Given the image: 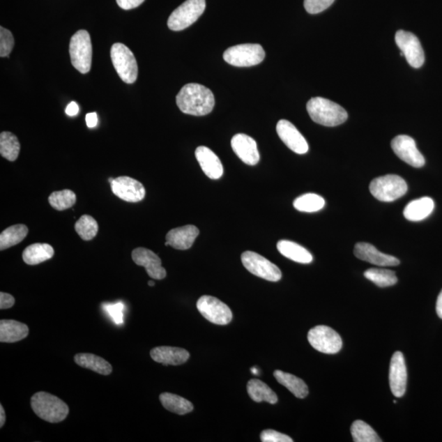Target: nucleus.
<instances>
[{"label": "nucleus", "mask_w": 442, "mask_h": 442, "mask_svg": "<svg viewBox=\"0 0 442 442\" xmlns=\"http://www.w3.org/2000/svg\"><path fill=\"white\" fill-rule=\"evenodd\" d=\"M176 103L183 114L196 116H205L213 112L215 97L208 88L200 84L190 83L178 92Z\"/></svg>", "instance_id": "nucleus-1"}, {"label": "nucleus", "mask_w": 442, "mask_h": 442, "mask_svg": "<svg viewBox=\"0 0 442 442\" xmlns=\"http://www.w3.org/2000/svg\"><path fill=\"white\" fill-rule=\"evenodd\" d=\"M308 114L316 123L324 126L340 125L347 120V112L337 103L321 97L312 98L307 102Z\"/></svg>", "instance_id": "nucleus-2"}, {"label": "nucleus", "mask_w": 442, "mask_h": 442, "mask_svg": "<svg viewBox=\"0 0 442 442\" xmlns=\"http://www.w3.org/2000/svg\"><path fill=\"white\" fill-rule=\"evenodd\" d=\"M31 404L37 416L51 423L63 421L69 413L68 404L48 393L39 392L33 395Z\"/></svg>", "instance_id": "nucleus-3"}, {"label": "nucleus", "mask_w": 442, "mask_h": 442, "mask_svg": "<svg viewBox=\"0 0 442 442\" xmlns=\"http://www.w3.org/2000/svg\"><path fill=\"white\" fill-rule=\"evenodd\" d=\"M369 190L376 199L390 202L406 195L408 186L401 176L388 175L374 178L370 183Z\"/></svg>", "instance_id": "nucleus-4"}, {"label": "nucleus", "mask_w": 442, "mask_h": 442, "mask_svg": "<svg viewBox=\"0 0 442 442\" xmlns=\"http://www.w3.org/2000/svg\"><path fill=\"white\" fill-rule=\"evenodd\" d=\"M69 51L73 67L82 74L88 73L92 64V44L89 32L77 31L70 39Z\"/></svg>", "instance_id": "nucleus-5"}, {"label": "nucleus", "mask_w": 442, "mask_h": 442, "mask_svg": "<svg viewBox=\"0 0 442 442\" xmlns=\"http://www.w3.org/2000/svg\"><path fill=\"white\" fill-rule=\"evenodd\" d=\"M266 53L258 44H243L230 47L224 51L225 62L234 67L247 68L260 64L265 59Z\"/></svg>", "instance_id": "nucleus-6"}, {"label": "nucleus", "mask_w": 442, "mask_h": 442, "mask_svg": "<svg viewBox=\"0 0 442 442\" xmlns=\"http://www.w3.org/2000/svg\"><path fill=\"white\" fill-rule=\"evenodd\" d=\"M112 64L117 74L124 82L133 84L138 77V65L134 54L128 47L116 43L111 49Z\"/></svg>", "instance_id": "nucleus-7"}, {"label": "nucleus", "mask_w": 442, "mask_h": 442, "mask_svg": "<svg viewBox=\"0 0 442 442\" xmlns=\"http://www.w3.org/2000/svg\"><path fill=\"white\" fill-rule=\"evenodd\" d=\"M205 8L206 0H187L171 14L168 27L174 31L186 29L199 20Z\"/></svg>", "instance_id": "nucleus-8"}, {"label": "nucleus", "mask_w": 442, "mask_h": 442, "mask_svg": "<svg viewBox=\"0 0 442 442\" xmlns=\"http://www.w3.org/2000/svg\"><path fill=\"white\" fill-rule=\"evenodd\" d=\"M307 337L310 344L322 353L336 354L342 349L340 335L328 326H319L310 329Z\"/></svg>", "instance_id": "nucleus-9"}, {"label": "nucleus", "mask_w": 442, "mask_h": 442, "mask_svg": "<svg viewBox=\"0 0 442 442\" xmlns=\"http://www.w3.org/2000/svg\"><path fill=\"white\" fill-rule=\"evenodd\" d=\"M242 263L252 275L270 282H278L282 278L280 268L266 258L256 252L247 251L241 256Z\"/></svg>", "instance_id": "nucleus-10"}, {"label": "nucleus", "mask_w": 442, "mask_h": 442, "mask_svg": "<svg viewBox=\"0 0 442 442\" xmlns=\"http://www.w3.org/2000/svg\"><path fill=\"white\" fill-rule=\"evenodd\" d=\"M197 308L202 317L218 326H227L233 319L231 310L228 305L211 296H202L197 300Z\"/></svg>", "instance_id": "nucleus-11"}, {"label": "nucleus", "mask_w": 442, "mask_h": 442, "mask_svg": "<svg viewBox=\"0 0 442 442\" xmlns=\"http://www.w3.org/2000/svg\"><path fill=\"white\" fill-rule=\"evenodd\" d=\"M396 43L413 68H420L425 63V56L418 37L411 32L398 31L395 37Z\"/></svg>", "instance_id": "nucleus-12"}, {"label": "nucleus", "mask_w": 442, "mask_h": 442, "mask_svg": "<svg viewBox=\"0 0 442 442\" xmlns=\"http://www.w3.org/2000/svg\"><path fill=\"white\" fill-rule=\"evenodd\" d=\"M392 148L399 159L411 167L420 168L425 166V159L418 151L415 139L410 136H397L392 141Z\"/></svg>", "instance_id": "nucleus-13"}, {"label": "nucleus", "mask_w": 442, "mask_h": 442, "mask_svg": "<svg viewBox=\"0 0 442 442\" xmlns=\"http://www.w3.org/2000/svg\"><path fill=\"white\" fill-rule=\"evenodd\" d=\"M112 192L119 199L128 202L142 201L145 197V189L142 183L133 178L120 176L111 183Z\"/></svg>", "instance_id": "nucleus-14"}, {"label": "nucleus", "mask_w": 442, "mask_h": 442, "mask_svg": "<svg viewBox=\"0 0 442 442\" xmlns=\"http://www.w3.org/2000/svg\"><path fill=\"white\" fill-rule=\"evenodd\" d=\"M390 388L395 397H402L406 391L407 369L401 351L395 352L389 370Z\"/></svg>", "instance_id": "nucleus-15"}, {"label": "nucleus", "mask_w": 442, "mask_h": 442, "mask_svg": "<svg viewBox=\"0 0 442 442\" xmlns=\"http://www.w3.org/2000/svg\"><path fill=\"white\" fill-rule=\"evenodd\" d=\"M276 130L281 140L291 151L298 154H305L308 152L309 146L307 140L290 121L280 120L277 124Z\"/></svg>", "instance_id": "nucleus-16"}, {"label": "nucleus", "mask_w": 442, "mask_h": 442, "mask_svg": "<svg viewBox=\"0 0 442 442\" xmlns=\"http://www.w3.org/2000/svg\"><path fill=\"white\" fill-rule=\"evenodd\" d=\"M132 259L136 265L144 267L152 279L160 280L166 278L167 270L162 266V260L151 250L144 247L136 248L132 252Z\"/></svg>", "instance_id": "nucleus-17"}, {"label": "nucleus", "mask_w": 442, "mask_h": 442, "mask_svg": "<svg viewBox=\"0 0 442 442\" xmlns=\"http://www.w3.org/2000/svg\"><path fill=\"white\" fill-rule=\"evenodd\" d=\"M231 146L235 154L244 163L249 166H255L259 162L260 153L257 142L250 136L244 134L235 135L231 140Z\"/></svg>", "instance_id": "nucleus-18"}, {"label": "nucleus", "mask_w": 442, "mask_h": 442, "mask_svg": "<svg viewBox=\"0 0 442 442\" xmlns=\"http://www.w3.org/2000/svg\"><path fill=\"white\" fill-rule=\"evenodd\" d=\"M355 256L361 261L379 266H396L399 265L397 258L387 255L377 250L372 244L358 243L354 249Z\"/></svg>", "instance_id": "nucleus-19"}, {"label": "nucleus", "mask_w": 442, "mask_h": 442, "mask_svg": "<svg viewBox=\"0 0 442 442\" xmlns=\"http://www.w3.org/2000/svg\"><path fill=\"white\" fill-rule=\"evenodd\" d=\"M195 156L205 175L211 180H218L222 176L224 169L220 158L204 146H200L195 151Z\"/></svg>", "instance_id": "nucleus-20"}, {"label": "nucleus", "mask_w": 442, "mask_h": 442, "mask_svg": "<svg viewBox=\"0 0 442 442\" xmlns=\"http://www.w3.org/2000/svg\"><path fill=\"white\" fill-rule=\"evenodd\" d=\"M199 230L195 225H185V227L173 229L167 234V242L177 250H188L195 239L199 236Z\"/></svg>", "instance_id": "nucleus-21"}, {"label": "nucleus", "mask_w": 442, "mask_h": 442, "mask_svg": "<svg viewBox=\"0 0 442 442\" xmlns=\"http://www.w3.org/2000/svg\"><path fill=\"white\" fill-rule=\"evenodd\" d=\"M152 359L164 365H181L190 359V352L183 348L158 346L150 351Z\"/></svg>", "instance_id": "nucleus-22"}, {"label": "nucleus", "mask_w": 442, "mask_h": 442, "mask_svg": "<svg viewBox=\"0 0 442 442\" xmlns=\"http://www.w3.org/2000/svg\"><path fill=\"white\" fill-rule=\"evenodd\" d=\"M29 335V328L26 324L13 321L2 319L0 321V342L13 343L24 340Z\"/></svg>", "instance_id": "nucleus-23"}, {"label": "nucleus", "mask_w": 442, "mask_h": 442, "mask_svg": "<svg viewBox=\"0 0 442 442\" xmlns=\"http://www.w3.org/2000/svg\"><path fill=\"white\" fill-rule=\"evenodd\" d=\"M434 201L429 197L411 201L404 210V218L410 221H421L429 218L434 210Z\"/></svg>", "instance_id": "nucleus-24"}, {"label": "nucleus", "mask_w": 442, "mask_h": 442, "mask_svg": "<svg viewBox=\"0 0 442 442\" xmlns=\"http://www.w3.org/2000/svg\"><path fill=\"white\" fill-rule=\"evenodd\" d=\"M277 249L284 257L300 264H310L313 256L307 249L294 242L281 241L277 243Z\"/></svg>", "instance_id": "nucleus-25"}, {"label": "nucleus", "mask_w": 442, "mask_h": 442, "mask_svg": "<svg viewBox=\"0 0 442 442\" xmlns=\"http://www.w3.org/2000/svg\"><path fill=\"white\" fill-rule=\"evenodd\" d=\"M54 255V248L49 244L35 243L23 251L22 259L27 265L36 266L51 259Z\"/></svg>", "instance_id": "nucleus-26"}, {"label": "nucleus", "mask_w": 442, "mask_h": 442, "mask_svg": "<svg viewBox=\"0 0 442 442\" xmlns=\"http://www.w3.org/2000/svg\"><path fill=\"white\" fill-rule=\"evenodd\" d=\"M74 360L82 368L91 369L97 374L109 375L112 372L109 362L91 353H79L75 356Z\"/></svg>", "instance_id": "nucleus-27"}, {"label": "nucleus", "mask_w": 442, "mask_h": 442, "mask_svg": "<svg viewBox=\"0 0 442 442\" xmlns=\"http://www.w3.org/2000/svg\"><path fill=\"white\" fill-rule=\"evenodd\" d=\"M274 376L276 380L281 385L284 386L286 388H288L296 397L303 399L307 397L309 393L308 387L303 379L296 377L293 374L283 372L281 370H275Z\"/></svg>", "instance_id": "nucleus-28"}, {"label": "nucleus", "mask_w": 442, "mask_h": 442, "mask_svg": "<svg viewBox=\"0 0 442 442\" xmlns=\"http://www.w3.org/2000/svg\"><path fill=\"white\" fill-rule=\"evenodd\" d=\"M249 397L256 402H266L272 404L278 402V397L273 390L259 379H251L247 386Z\"/></svg>", "instance_id": "nucleus-29"}, {"label": "nucleus", "mask_w": 442, "mask_h": 442, "mask_svg": "<svg viewBox=\"0 0 442 442\" xmlns=\"http://www.w3.org/2000/svg\"><path fill=\"white\" fill-rule=\"evenodd\" d=\"M159 398L165 409L177 415L185 416L194 411V404L178 395L164 393Z\"/></svg>", "instance_id": "nucleus-30"}, {"label": "nucleus", "mask_w": 442, "mask_h": 442, "mask_svg": "<svg viewBox=\"0 0 442 442\" xmlns=\"http://www.w3.org/2000/svg\"><path fill=\"white\" fill-rule=\"evenodd\" d=\"M28 234V228L25 224H16L4 229L0 234V250L17 245L23 241Z\"/></svg>", "instance_id": "nucleus-31"}, {"label": "nucleus", "mask_w": 442, "mask_h": 442, "mask_svg": "<svg viewBox=\"0 0 442 442\" xmlns=\"http://www.w3.org/2000/svg\"><path fill=\"white\" fill-rule=\"evenodd\" d=\"M20 143L17 136L10 132L0 135V153L10 162L16 161L20 153Z\"/></svg>", "instance_id": "nucleus-32"}, {"label": "nucleus", "mask_w": 442, "mask_h": 442, "mask_svg": "<svg viewBox=\"0 0 442 442\" xmlns=\"http://www.w3.org/2000/svg\"><path fill=\"white\" fill-rule=\"evenodd\" d=\"M296 209L302 213H317L326 206V200L321 196L316 194L303 195L296 199L294 201Z\"/></svg>", "instance_id": "nucleus-33"}, {"label": "nucleus", "mask_w": 442, "mask_h": 442, "mask_svg": "<svg viewBox=\"0 0 442 442\" xmlns=\"http://www.w3.org/2000/svg\"><path fill=\"white\" fill-rule=\"evenodd\" d=\"M365 277L380 288L393 286L398 281L396 273L389 270L369 269L365 272Z\"/></svg>", "instance_id": "nucleus-34"}, {"label": "nucleus", "mask_w": 442, "mask_h": 442, "mask_svg": "<svg viewBox=\"0 0 442 442\" xmlns=\"http://www.w3.org/2000/svg\"><path fill=\"white\" fill-rule=\"evenodd\" d=\"M351 436L356 442H381L376 432L366 422L356 420L351 425Z\"/></svg>", "instance_id": "nucleus-35"}, {"label": "nucleus", "mask_w": 442, "mask_h": 442, "mask_svg": "<svg viewBox=\"0 0 442 442\" xmlns=\"http://www.w3.org/2000/svg\"><path fill=\"white\" fill-rule=\"evenodd\" d=\"M49 201L52 208L55 210L64 211L73 208L76 204L77 195L69 190L54 192L49 195Z\"/></svg>", "instance_id": "nucleus-36"}, {"label": "nucleus", "mask_w": 442, "mask_h": 442, "mask_svg": "<svg viewBox=\"0 0 442 442\" xmlns=\"http://www.w3.org/2000/svg\"><path fill=\"white\" fill-rule=\"evenodd\" d=\"M75 229L83 241H89L96 237L98 225L96 219H93L91 215H84L77 221Z\"/></svg>", "instance_id": "nucleus-37"}, {"label": "nucleus", "mask_w": 442, "mask_h": 442, "mask_svg": "<svg viewBox=\"0 0 442 442\" xmlns=\"http://www.w3.org/2000/svg\"><path fill=\"white\" fill-rule=\"evenodd\" d=\"M14 44V38L10 31L3 26L0 27V57H7L10 54Z\"/></svg>", "instance_id": "nucleus-38"}, {"label": "nucleus", "mask_w": 442, "mask_h": 442, "mask_svg": "<svg viewBox=\"0 0 442 442\" xmlns=\"http://www.w3.org/2000/svg\"><path fill=\"white\" fill-rule=\"evenodd\" d=\"M103 310L109 314V317L112 319L116 324H121L123 323V316L125 305L122 303H116L114 304H105L102 305Z\"/></svg>", "instance_id": "nucleus-39"}, {"label": "nucleus", "mask_w": 442, "mask_h": 442, "mask_svg": "<svg viewBox=\"0 0 442 442\" xmlns=\"http://www.w3.org/2000/svg\"><path fill=\"white\" fill-rule=\"evenodd\" d=\"M335 0H305V10L310 14L321 13L330 7Z\"/></svg>", "instance_id": "nucleus-40"}, {"label": "nucleus", "mask_w": 442, "mask_h": 442, "mask_svg": "<svg viewBox=\"0 0 442 442\" xmlns=\"http://www.w3.org/2000/svg\"><path fill=\"white\" fill-rule=\"evenodd\" d=\"M261 440L263 442H293L290 436L281 434V432L268 429L263 431L261 434Z\"/></svg>", "instance_id": "nucleus-41"}, {"label": "nucleus", "mask_w": 442, "mask_h": 442, "mask_svg": "<svg viewBox=\"0 0 442 442\" xmlns=\"http://www.w3.org/2000/svg\"><path fill=\"white\" fill-rule=\"evenodd\" d=\"M145 0H116L119 6L124 10H130V9L137 8Z\"/></svg>", "instance_id": "nucleus-42"}, {"label": "nucleus", "mask_w": 442, "mask_h": 442, "mask_svg": "<svg viewBox=\"0 0 442 442\" xmlns=\"http://www.w3.org/2000/svg\"><path fill=\"white\" fill-rule=\"evenodd\" d=\"M15 304V298L12 295L6 293H0V309H9Z\"/></svg>", "instance_id": "nucleus-43"}, {"label": "nucleus", "mask_w": 442, "mask_h": 442, "mask_svg": "<svg viewBox=\"0 0 442 442\" xmlns=\"http://www.w3.org/2000/svg\"><path fill=\"white\" fill-rule=\"evenodd\" d=\"M86 121L89 128H95L98 123V116L96 112L88 114L86 117Z\"/></svg>", "instance_id": "nucleus-44"}, {"label": "nucleus", "mask_w": 442, "mask_h": 442, "mask_svg": "<svg viewBox=\"0 0 442 442\" xmlns=\"http://www.w3.org/2000/svg\"><path fill=\"white\" fill-rule=\"evenodd\" d=\"M79 112V106L76 102H72L66 108V114L70 116H77Z\"/></svg>", "instance_id": "nucleus-45"}, {"label": "nucleus", "mask_w": 442, "mask_h": 442, "mask_svg": "<svg viewBox=\"0 0 442 442\" xmlns=\"http://www.w3.org/2000/svg\"><path fill=\"white\" fill-rule=\"evenodd\" d=\"M436 310L437 316L442 319V290L437 298Z\"/></svg>", "instance_id": "nucleus-46"}, {"label": "nucleus", "mask_w": 442, "mask_h": 442, "mask_svg": "<svg viewBox=\"0 0 442 442\" xmlns=\"http://www.w3.org/2000/svg\"><path fill=\"white\" fill-rule=\"evenodd\" d=\"M6 421V411H4L3 406L0 404V427H3L4 423Z\"/></svg>", "instance_id": "nucleus-47"}, {"label": "nucleus", "mask_w": 442, "mask_h": 442, "mask_svg": "<svg viewBox=\"0 0 442 442\" xmlns=\"http://www.w3.org/2000/svg\"><path fill=\"white\" fill-rule=\"evenodd\" d=\"M251 371L254 374H256V375L259 374V370L255 368V367H253V368L251 369Z\"/></svg>", "instance_id": "nucleus-48"}, {"label": "nucleus", "mask_w": 442, "mask_h": 442, "mask_svg": "<svg viewBox=\"0 0 442 442\" xmlns=\"http://www.w3.org/2000/svg\"><path fill=\"white\" fill-rule=\"evenodd\" d=\"M148 285L150 287H153V286H155V283H154L153 281H148Z\"/></svg>", "instance_id": "nucleus-49"}, {"label": "nucleus", "mask_w": 442, "mask_h": 442, "mask_svg": "<svg viewBox=\"0 0 442 442\" xmlns=\"http://www.w3.org/2000/svg\"><path fill=\"white\" fill-rule=\"evenodd\" d=\"M114 178H109V180H108V182H109L110 183L114 181Z\"/></svg>", "instance_id": "nucleus-50"}]
</instances>
